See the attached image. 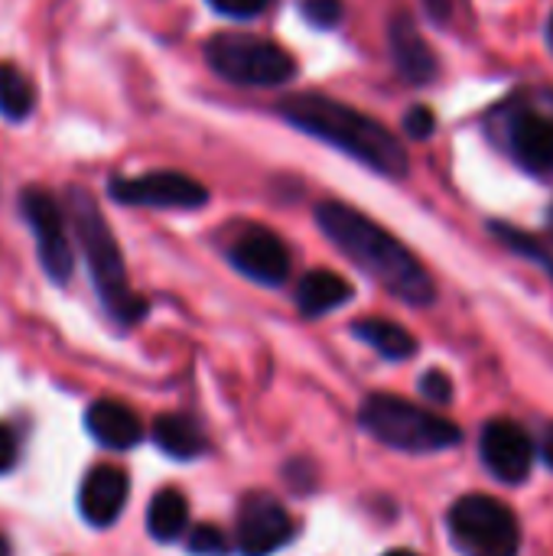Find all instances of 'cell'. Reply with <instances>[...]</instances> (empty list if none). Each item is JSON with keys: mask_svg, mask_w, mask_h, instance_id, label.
<instances>
[{"mask_svg": "<svg viewBox=\"0 0 553 556\" xmlns=\"http://www.w3.org/2000/svg\"><path fill=\"white\" fill-rule=\"evenodd\" d=\"M36 108V88L23 68L13 62H0V114L10 121L29 117Z\"/></svg>", "mask_w": 553, "mask_h": 556, "instance_id": "ffe728a7", "label": "cell"}, {"mask_svg": "<svg viewBox=\"0 0 553 556\" xmlns=\"http://www.w3.org/2000/svg\"><path fill=\"white\" fill-rule=\"evenodd\" d=\"M502 140L518 166L553 176V91H525L505 101Z\"/></svg>", "mask_w": 553, "mask_h": 556, "instance_id": "52a82bcc", "label": "cell"}, {"mask_svg": "<svg viewBox=\"0 0 553 556\" xmlns=\"http://www.w3.org/2000/svg\"><path fill=\"white\" fill-rule=\"evenodd\" d=\"M85 427L108 450H130L143 440L140 417L121 401H95L85 414Z\"/></svg>", "mask_w": 553, "mask_h": 556, "instance_id": "9a60e30c", "label": "cell"}, {"mask_svg": "<svg viewBox=\"0 0 553 556\" xmlns=\"http://www.w3.org/2000/svg\"><path fill=\"white\" fill-rule=\"evenodd\" d=\"M316 225L359 270H365L388 293H394L398 300L411 306L433 303L437 287L427 267L388 228H381L378 222H372L368 215L342 202H323L316 208Z\"/></svg>", "mask_w": 553, "mask_h": 556, "instance_id": "6da1fadb", "label": "cell"}, {"mask_svg": "<svg viewBox=\"0 0 553 556\" xmlns=\"http://www.w3.org/2000/svg\"><path fill=\"white\" fill-rule=\"evenodd\" d=\"M228 261L261 287H280L290 277V251L264 225H241L228 241Z\"/></svg>", "mask_w": 553, "mask_h": 556, "instance_id": "8fae6325", "label": "cell"}, {"mask_svg": "<svg viewBox=\"0 0 553 556\" xmlns=\"http://www.w3.org/2000/svg\"><path fill=\"white\" fill-rule=\"evenodd\" d=\"M359 424L378 443L401 450V453H440L463 440L460 427L420 404H411L394 394H372L362 401Z\"/></svg>", "mask_w": 553, "mask_h": 556, "instance_id": "277c9868", "label": "cell"}, {"mask_svg": "<svg viewBox=\"0 0 553 556\" xmlns=\"http://www.w3.org/2000/svg\"><path fill=\"white\" fill-rule=\"evenodd\" d=\"M548 46H551V52H553V13H551V20H548Z\"/></svg>", "mask_w": 553, "mask_h": 556, "instance_id": "f546056e", "label": "cell"}, {"mask_svg": "<svg viewBox=\"0 0 553 556\" xmlns=\"http://www.w3.org/2000/svg\"><path fill=\"white\" fill-rule=\"evenodd\" d=\"M209 65L235 85L274 88L297 75V59L274 39L251 33H218L205 42Z\"/></svg>", "mask_w": 553, "mask_h": 556, "instance_id": "5b68a950", "label": "cell"}, {"mask_svg": "<svg viewBox=\"0 0 553 556\" xmlns=\"http://www.w3.org/2000/svg\"><path fill=\"white\" fill-rule=\"evenodd\" d=\"M385 556H420V554H414V551H391V554H385Z\"/></svg>", "mask_w": 553, "mask_h": 556, "instance_id": "4dcf8cb0", "label": "cell"}, {"mask_svg": "<svg viewBox=\"0 0 553 556\" xmlns=\"http://www.w3.org/2000/svg\"><path fill=\"white\" fill-rule=\"evenodd\" d=\"M20 205H23L26 225L33 228L42 270L55 283L68 280L72 267H75V257H72V244H68V235H65V218H62L59 202L46 189H26Z\"/></svg>", "mask_w": 553, "mask_h": 556, "instance_id": "ba28073f", "label": "cell"}, {"mask_svg": "<svg viewBox=\"0 0 553 556\" xmlns=\"http://www.w3.org/2000/svg\"><path fill=\"white\" fill-rule=\"evenodd\" d=\"M0 556H10V544L3 538H0Z\"/></svg>", "mask_w": 553, "mask_h": 556, "instance_id": "1f68e13d", "label": "cell"}, {"mask_svg": "<svg viewBox=\"0 0 553 556\" xmlns=\"http://www.w3.org/2000/svg\"><path fill=\"white\" fill-rule=\"evenodd\" d=\"M222 16H231V20H251V16H261L274 0H209Z\"/></svg>", "mask_w": 553, "mask_h": 556, "instance_id": "d4e9b609", "label": "cell"}, {"mask_svg": "<svg viewBox=\"0 0 553 556\" xmlns=\"http://www.w3.org/2000/svg\"><path fill=\"white\" fill-rule=\"evenodd\" d=\"M127 492H130V482H127V472L117 469V466H95L81 489H78V508H81V518L95 528H111L124 505H127Z\"/></svg>", "mask_w": 553, "mask_h": 556, "instance_id": "5bb4252c", "label": "cell"}, {"mask_svg": "<svg viewBox=\"0 0 553 556\" xmlns=\"http://www.w3.org/2000/svg\"><path fill=\"white\" fill-rule=\"evenodd\" d=\"M150 437H153V443L169 459H196L209 446L205 437H202V430L189 417H183V414H163V417H156L153 427H150Z\"/></svg>", "mask_w": 553, "mask_h": 556, "instance_id": "e0dca14e", "label": "cell"}, {"mask_svg": "<svg viewBox=\"0 0 553 556\" xmlns=\"http://www.w3.org/2000/svg\"><path fill=\"white\" fill-rule=\"evenodd\" d=\"M541 456H544V463L553 469V424L548 427V433H544V446H541Z\"/></svg>", "mask_w": 553, "mask_h": 556, "instance_id": "f1b7e54d", "label": "cell"}, {"mask_svg": "<svg viewBox=\"0 0 553 556\" xmlns=\"http://www.w3.org/2000/svg\"><path fill=\"white\" fill-rule=\"evenodd\" d=\"M427 3V10L433 13V20H447L450 16V3L447 0H424Z\"/></svg>", "mask_w": 553, "mask_h": 556, "instance_id": "83f0119b", "label": "cell"}, {"mask_svg": "<svg viewBox=\"0 0 553 556\" xmlns=\"http://www.w3.org/2000/svg\"><path fill=\"white\" fill-rule=\"evenodd\" d=\"M277 111L297 130L342 150L345 156L359 160L362 166H368L388 179H404L411 169L407 150L394 137V130H388L381 121L355 111L352 104H342V101L316 94V91H300V94L284 98L277 104Z\"/></svg>", "mask_w": 553, "mask_h": 556, "instance_id": "7a4b0ae2", "label": "cell"}, {"mask_svg": "<svg viewBox=\"0 0 553 556\" xmlns=\"http://www.w3.org/2000/svg\"><path fill=\"white\" fill-rule=\"evenodd\" d=\"M352 332L355 339H362L381 358H391V362H404L417 352V339L391 319H359L352 323Z\"/></svg>", "mask_w": 553, "mask_h": 556, "instance_id": "d6986e66", "label": "cell"}, {"mask_svg": "<svg viewBox=\"0 0 553 556\" xmlns=\"http://www.w3.org/2000/svg\"><path fill=\"white\" fill-rule=\"evenodd\" d=\"M111 199L124 205H143V208H199L209 202V189L186 173L160 169V173L114 179Z\"/></svg>", "mask_w": 553, "mask_h": 556, "instance_id": "9c48e42d", "label": "cell"}, {"mask_svg": "<svg viewBox=\"0 0 553 556\" xmlns=\"http://www.w3.org/2000/svg\"><path fill=\"white\" fill-rule=\"evenodd\" d=\"M68 222L78 235V244L85 251L91 280L108 306V313L121 323H137L143 316V300L130 290L127 283V270H124V257L121 248L104 222V215L98 212L95 199L85 189H68Z\"/></svg>", "mask_w": 553, "mask_h": 556, "instance_id": "3957f363", "label": "cell"}, {"mask_svg": "<svg viewBox=\"0 0 553 556\" xmlns=\"http://www.w3.org/2000/svg\"><path fill=\"white\" fill-rule=\"evenodd\" d=\"M388 49H391V62L401 72V78L414 81V85H427L437 78L440 62L430 49V42L420 36L417 20L404 10H398L388 23Z\"/></svg>", "mask_w": 553, "mask_h": 556, "instance_id": "4fadbf2b", "label": "cell"}, {"mask_svg": "<svg viewBox=\"0 0 553 556\" xmlns=\"http://www.w3.org/2000/svg\"><path fill=\"white\" fill-rule=\"evenodd\" d=\"M186 551L192 556H225L231 547H228L225 534L215 525H196L186 534Z\"/></svg>", "mask_w": 553, "mask_h": 556, "instance_id": "7402d4cb", "label": "cell"}, {"mask_svg": "<svg viewBox=\"0 0 553 556\" xmlns=\"http://www.w3.org/2000/svg\"><path fill=\"white\" fill-rule=\"evenodd\" d=\"M293 538V521L287 508L267 495V492H251L238 505V554L241 556H271L280 547H287Z\"/></svg>", "mask_w": 553, "mask_h": 556, "instance_id": "30bf717a", "label": "cell"}, {"mask_svg": "<svg viewBox=\"0 0 553 556\" xmlns=\"http://www.w3.org/2000/svg\"><path fill=\"white\" fill-rule=\"evenodd\" d=\"M479 453L486 469L505 485H521L531 476L535 443L528 430L515 420H489L479 440Z\"/></svg>", "mask_w": 553, "mask_h": 556, "instance_id": "7c38bea8", "label": "cell"}, {"mask_svg": "<svg viewBox=\"0 0 553 556\" xmlns=\"http://www.w3.org/2000/svg\"><path fill=\"white\" fill-rule=\"evenodd\" d=\"M420 394H424L430 404H450V401H453V381H450V375L430 368V371L420 378Z\"/></svg>", "mask_w": 553, "mask_h": 556, "instance_id": "cb8c5ba5", "label": "cell"}, {"mask_svg": "<svg viewBox=\"0 0 553 556\" xmlns=\"http://www.w3.org/2000/svg\"><path fill=\"white\" fill-rule=\"evenodd\" d=\"M489 228H492V235H495L508 251H515V254H521L525 261L544 267L548 277H553V254L535 238V235H525L521 228H515V225H508V222H489Z\"/></svg>", "mask_w": 553, "mask_h": 556, "instance_id": "44dd1931", "label": "cell"}, {"mask_svg": "<svg viewBox=\"0 0 553 556\" xmlns=\"http://www.w3.org/2000/svg\"><path fill=\"white\" fill-rule=\"evenodd\" d=\"M147 531L160 544L179 541L189 531V502H186V495L176 492V489H160L150 498V508H147Z\"/></svg>", "mask_w": 553, "mask_h": 556, "instance_id": "ac0fdd59", "label": "cell"}, {"mask_svg": "<svg viewBox=\"0 0 553 556\" xmlns=\"http://www.w3.org/2000/svg\"><path fill=\"white\" fill-rule=\"evenodd\" d=\"M352 283L332 270H310L297 283V306L303 316H326L352 300Z\"/></svg>", "mask_w": 553, "mask_h": 556, "instance_id": "2e32d148", "label": "cell"}, {"mask_svg": "<svg viewBox=\"0 0 553 556\" xmlns=\"http://www.w3.org/2000/svg\"><path fill=\"white\" fill-rule=\"evenodd\" d=\"M450 538L463 556H518L521 528L515 511L492 495H466L450 508Z\"/></svg>", "mask_w": 553, "mask_h": 556, "instance_id": "8992f818", "label": "cell"}, {"mask_svg": "<svg viewBox=\"0 0 553 556\" xmlns=\"http://www.w3.org/2000/svg\"><path fill=\"white\" fill-rule=\"evenodd\" d=\"M404 130L417 140H427L433 130H437V114L427 108V104H414L407 114H404Z\"/></svg>", "mask_w": 553, "mask_h": 556, "instance_id": "484cf974", "label": "cell"}, {"mask_svg": "<svg viewBox=\"0 0 553 556\" xmlns=\"http://www.w3.org/2000/svg\"><path fill=\"white\" fill-rule=\"evenodd\" d=\"M548 228H551V235H553V202H551V208H548Z\"/></svg>", "mask_w": 553, "mask_h": 556, "instance_id": "d6a6232c", "label": "cell"}, {"mask_svg": "<svg viewBox=\"0 0 553 556\" xmlns=\"http://www.w3.org/2000/svg\"><path fill=\"white\" fill-rule=\"evenodd\" d=\"M300 13L310 26L316 29H332L342 16H345V3L342 0H303Z\"/></svg>", "mask_w": 553, "mask_h": 556, "instance_id": "603a6c76", "label": "cell"}, {"mask_svg": "<svg viewBox=\"0 0 553 556\" xmlns=\"http://www.w3.org/2000/svg\"><path fill=\"white\" fill-rule=\"evenodd\" d=\"M13 459H16L13 437H10V430H7V427H0V476L13 466Z\"/></svg>", "mask_w": 553, "mask_h": 556, "instance_id": "4316f807", "label": "cell"}]
</instances>
